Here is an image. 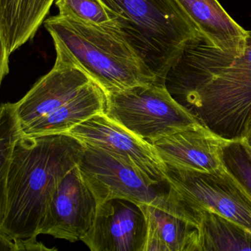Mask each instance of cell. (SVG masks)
<instances>
[{
  "mask_svg": "<svg viewBox=\"0 0 251 251\" xmlns=\"http://www.w3.org/2000/svg\"><path fill=\"white\" fill-rule=\"evenodd\" d=\"M165 86L202 126L227 140L243 139L251 126V31L240 51L220 50L200 33Z\"/></svg>",
  "mask_w": 251,
  "mask_h": 251,
  "instance_id": "1",
  "label": "cell"
},
{
  "mask_svg": "<svg viewBox=\"0 0 251 251\" xmlns=\"http://www.w3.org/2000/svg\"><path fill=\"white\" fill-rule=\"evenodd\" d=\"M85 148L67 133L19 139L0 179V239H36L58 184L80 164Z\"/></svg>",
  "mask_w": 251,
  "mask_h": 251,
  "instance_id": "2",
  "label": "cell"
},
{
  "mask_svg": "<svg viewBox=\"0 0 251 251\" xmlns=\"http://www.w3.org/2000/svg\"><path fill=\"white\" fill-rule=\"evenodd\" d=\"M44 24L53 39L56 56L78 66L106 95L139 85L158 84L142 58L116 29L59 15L47 19Z\"/></svg>",
  "mask_w": 251,
  "mask_h": 251,
  "instance_id": "3",
  "label": "cell"
},
{
  "mask_svg": "<svg viewBox=\"0 0 251 251\" xmlns=\"http://www.w3.org/2000/svg\"><path fill=\"white\" fill-rule=\"evenodd\" d=\"M119 33L136 51L157 83L165 86L170 70L199 30L177 0H100Z\"/></svg>",
  "mask_w": 251,
  "mask_h": 251,
  "instance_id": "4",
  "label": "cell"
},
{
  "mask_svg": "<svg viewBox=\"0 0 251 251\" xmlns=\"http://www.w3.org/2000/svg\"><path fill=\"white\" fill-rule=\"evenodd\" d=\"M79 167L98 203L113 198H124L176 213L198 223L196 211L170 182L161 183L111 154L85 145Z\"/></svg>",
  "mask_w": 251,
  "mask_h": 251,
  "instance_id": "5",
  "label": "cell"
},
{
  "mask_svg": "<svg viewBox=\"0 0 251 251\" xmlns=\"http://www.w3.org/2000/svg\"><path fill=\"white\" fill-rule=\"evenodd\" d=\"M106 95L105 115L151 144L200 123L171 96L164 85H139Z\"/></svg>",
  "mask_w": 251,
  "mask_h": 251,
  "instance_id": "6",
  "label": "cell"
},
{
  "mask_svg": "<svg viewBox=\"0 0 251 251\" xmlns=\"http://www.w3.org/2000/svg\"><path fill=\"white\" fill-rule=\"evenodd\" d=\"M167 167L169 181L192 206L211 210L251 231V198L223 166L213 172Z\"/></svg>",
  "mask_w": 251,
  "mask_h": 251,
  "instance_id": "7",
  "label": "cell"
},
{
  "mask_svg": "<svg viewBox=\"0 0 251 251\" xmlns=\"http://www.w3.org/2000/svg\"><path fill=\"white\" fill-rule=\"evenodd\" d=\"M65 133L84 145L111 154L156 181L170 182L167 165L152 144L135 136L104 112L93 116Z\"/></svg>",
  "mask_w": 251,
  "mask_h": 251,
  "instance_id": "8",
  "label": "cell"
},
{
  "mask_svg": "<svg viewBox=\"0 0 251 251\" xmlns=\"http://www.w3.org/2000/svg\"><path fill=\"white\" fill-rule=\"evenodd\" d=\"M98 205L77 165L58 184L41 234L70 242L81 241L93 226Z\"/></svg>",
  "mask_w": 251,
  "mask_h": 251,
  "instance_id": "9",
  "label": "cell"
},
{
  "mask_svg": "<svg viewBox=\"0 0 251 251\" xmlns=\"http://www.w3.org/2000/svg\"><path fill=\"white\" fill-rule=\"evenodd\" d=\"M146 216L140 205L124 198L98 204L93 226L82 238L92 251H144Z\"/></svg>",
  "mask_w": 251,
  "mask_h": 251,
  "instance_id": "10",
  "label": "cell"
},
{
  "mask_svg": "<svg viewBox=\"0 0 251 251\" xmlns=\"http://www.w3.org/2000/svg\"><path fill=\"white\" fill-rule=\"evenodd\" d=\"M95 82L74 63L56 56L52 70L16 102L21 130L67 105Z\"/></svg>",
  "mask_w": 251,
  "mask_h": 251,
  "instance_id": "11",
  "label": "cell"
},
{
  "mask_svg": "<svg viewBox=\"0 0 251 251\" xmlns=\"http://www.w3.org/2000/svg\"><path fill=\"white\" fill-rule=\"evenodd\" d=\"M228 141L195 123L152 144L168 167L213 172L223 167L220 154Z\"/></svg>",
  "mask_w": 251,
  "mask_h": 251,
  "instance_id": "12",
  "label": "cell"
},
{
  "mask_svg": "<svg viewBox=\"0 0 251 251\" xmlns=\"http://www.w3.org/2000/svg\"><path fill=\"white\" fill-rule=\"evenodd\" d=\"M55 0H0L1 80L9 72L13 52L36 36Z\"/></svg>",
  "mask_w": 251,
  "mask_h": 251,
  "instance_id": "13",
  "label": "cell"
},
{
  "mask_svg": "<svg viewBox=\"0 0 251 251\" xmlns=\"http://www.w3.org/2000/svg\"><path fill=\"white\" fill-rule=\"evenodd\" d=\"M148 223L144 251H200L198 226L176 213L139 204Z\"/></svg>",
  "mask_w": 251,
  "mask_h": 251,
  "instance_id": "14",
  "label": "cell"
},
{
  "mask_svg": "<svg viewBox=\"0 0 251 251\" xmlns=\"http://www.w3.org/2000/svg\"><path fill=\"white\" fill-rule=\"evenodd\" d=\"M200 33L223 51L243 50L248 31L239 25L217 0H177Z\"/></svg>",
  "mask_w": 251,
  "mask_h": 251,
  "instance_id": "15",
  "label": "cell"
},
{
  "mask_svg": "<svg viewBox=\"0 0 251 251\" xmlns=\"http://www.w3.org/2000/svg\"><path fill=\"white\" fill-rule=\"evenodd\" d=\"M106 102L105 91L94 82L62 108L35 120L23 129V136L65 133L93 116L104 112Z\"/></svg>",
  "mask_w": 251,
  "mask_h": 251,
  "instance_id": "16",
  "label": "cell"
},
{
  "mask_svg": "<svg viewBox=\"0 0 251 251\" xmlns=\"http://www.w3.org/2000/svg\"><path fill=\"white\" fill-rule=\"evenodd\" d=\"M200 251H251V231L211 210L197 208Z\"/></svg>",
  "mask_w": 251,
  "mask_h": 251,
  "instance_id": "17",
  "label": "cell"
},
{
  "mask_svg": "<svg viewBox=\"0 0 251 251\" xmlns=\"http://www.w3.org/2000/svg\"><path fill=\"white\" fill-rule=\"evenodd\" d=\"M220 158L225 170L251 198V147L243 139L228 141Z\"/></svg>",
  "mask_w": 251,
  "mask_h": 251,
  "instance_id": "18",
  "label": "cell"
},
{
  "mask_svg": "<svg viewBox=\"0 0 251 251\" xmlns=\"http://www.w3.org/2000/svg\"><path fill=\"white\" fill-rule=\"evenodd\" d=\"M55 5L61 17L118 30L109 11L100 0H55Z\"/></svg>",
  "mask_w": 251,
  "mask_h": 251,
  "instance_id": "19",
  "label": "cell"
},
{
  "mask_svg": "<svg viewBox=\"0 0 251 251\" xmlns=\"http://www.w3.org/2000/svg\"><path fill=\"white\" fill-rule=\"evenodd\" d=\"M0 121V175L2 178L8 170L16 144L23 136L20 120L16 111L15 103L2 104Z\"/></svg>",
  "mask_w": 251,
  "mask_h": 251,
  "instance_id": "20",
  "label": "cell"
},
{
  "mask_svg": "<svg viewBox=\"0 0 251 251\" xmlns=\"http://www.w3.org/2000/svg\"><path fill=\"white\" fill-rule=\"evenodd\" d=\"M243 140L248 144V145L251 147V126L250 127L249 130H248V133H247L245 137L244 138Z\"/></svg>",
  "mask_w": 251,
  "mask_h": 251,
  "instance_id": "21",
  "label": "cell"
}]
</instances>
